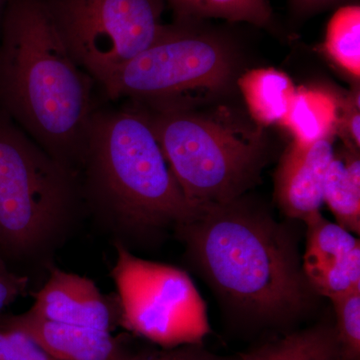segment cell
Here are the masks:
<instances>
[{"instance_id":"8992f818","label":"cell","mask_w":360,"mask_h":360,"mask_svg":"<svg viewBox=\"0 0 360 360\" xmlns=\"http://www.w3.org/2000/svg\"><path fill=\"white\" fill-rule=\"evenodd\" d=\"M72 174L0 115V250L23 257L56 236L75 203Z\"/></svg>"},{"instance_id":"484cf974","label":"cell","mask_w":360,"mask_h":360,"mask_svg":"<svg viewBox=\"0 0 360 360\" xmlns=\"http://www.w3.org/2000/svg\"><path fill=\"white\" fill-rule=\"evenodd\" d=\"M7 4H8V0H0V28H1L2 18H4Z\"/></svg>"},{"instance_id":"ffe728a7","label":"cell","mask_w":360,"mask_h":360,"mask_svg":"<svg viewBox=\"0 0 360 360\" xmlns=\"http://www.w3.org/2000/svg\"><path fill=\"white\" fill-rule=\"evenodd\" d=\"M335 328L345 360H360V290L333 298Z\"/></svg>"},{"instance_id":"ac0fdd59","label":"cell","mask_w":360,"mask_h":360,"mask_svg":"<svg viewBox=\"0 0 360 360\" xmlns=\"http://www.w3.org/2000/svg\"><path fill=\"white\" fill-rule=\"evenodd\" d=\"M303 222L307 225V246L302 265L336 262L360 248L355 234L326 219L321 212L312 213Z\"/></svg>"},{"instance_id":"8fae6325","label":"cell","mask_w":360,"mask_h":360,"mask_svg":"<svg viewBox=\"0 0 360 360\" xmlns=\"http://www.w3.org/2000/svg\"><path fill=\"white\" fill-rule=\"evenodd\" d=\"M0 319L25 331L58 360H122L127 356L110 331L58 328L25 312Z\"/></svg>"},{"instance_id":"603a6c76","label":"cell","mask_w":360,"mask_h":360,"mask_svg":"<svg viewBox=\"0 0 360 360\" xmlns=\"http://www.w3.org/2000/svg\"><path fill=\"white\" fill-rule=\"evenodd\" d=\"M122 360H238V357L220 356L202 347V343L165 348L162 352L125 356Z\"/></svg>"},{"instance_id":"9a60e30c","label":"cell","mask_w":360,"mask_h":360,"mask_svg":"<svg viewBox=\"0 0 360 360\" xmlns=\"http://www.w3.org/2000/svg\"><path fill=\"white\" fill-rule=\"evenodd\" d=\"M238 360H345L335 323L322 321L267 341Z\"/></svg>"},{"instance_id":"7a4b0ae2","label":"cell","mask_w":360,"mask_h":360,"mask_svg":"<svg viewBox=\"0 0 360 360\" xmlns=\"http://www.w3.org/2000/svg\"><path fill=\"white\" fill-rule=\"evenodd\" d=\"M90 91L89 75L61 39L44 0H8L0 28V103L68 169L82 160L94 113Z\"/></svg>"},{"instance_id":"52a82bcc","label":"cell","mask_w":360,"mask_h":360,"mask_svg":"<svg viewBox=\"0 0 360 360\" xmlns=\"http://www.w3.org/2000/svg\"><path fill=\"white\" fill-rule=\"evenodd\" d=\"M71 56L104 89L162 37L165 0H44Z\"/></svg>"},{"instance_id":"30bf717a","label":"cell","mask_w":360,"mask_h":360,"mask_svg":"<svg viewBox=\"0 0 360 360\" xmlns=\"http://www.w3.org/2000/svg\"><path fill=\"white\" fill-rule=\"evenodd\" d=\"M335 137L314 142L292 141L274 175V198L281 212L304 220L321 212L326 172L335 156Z\"/></svg>"},{"instance_id":"d4e9b609","label":"cell","mask_w":360,"mask_h":360,"mask_svg":"<svg viewBox=\"0 0 360 360\" xmlns=\"http://www.w3.org/2000/svg\"><path fill=\"white\" fill-rule=\"evenodd\" d=\"M291 11L298 18H309L335 6L350 4L352 0H290Z\"/></svg>"},{"instance_id":"5bb4252c","label":"cell","mask_w":360,"mask_h":360,"mask_svg":"<svg viewBox=\"0 0 360 360\" xmlns=\"http://www.w3.org/2000/svg\"><path fill=\"white\" fill-rule=\"evenodd\" d=\"M323 202L336 224L352 233H360V158L359 149L345 146L335 151L326 172Z\"/></svg>"},{"instance_id":"3957f363","label":"cell","mask_w":360,"mask_h":360,"mask_svg":"<svg viewBox=\"0 0 360 360\" xmlns=\"http://www.w3.org/2000/svg\"><path fill=\"white\" fill-rule=\"evenodd\" d=\"M80 161L97 205L130 229L176 227L200 212L182 193L139 105L92 113Z\"/></svg>"},{"instance_id":"6da1fadb","label":"cell","mask_w":360,"mask_h":360,"mask_svg":"<svg viewBox=\"0 0 360 360\" xmlns=\"http://www.w3.org/2000/svg\"><path fill=\"white\" fill-rule=\"evenodd\" d=\"M175 229L205 281L246 319L281 323L309 307L314 291L292 233L243 198L202 206Z\"/></svg>"},{"instance_id":"9c48e42d","label":"cell","mask_w":360,"mask_h":360,"mask_svg":"<svg viewBox=\"0 0 360 360\" xmlns=\"http://www.w3.org/2000/svg\"><path fill=\"white\" fill-rule=\"evenodd\" d=\"M25 314L68 329L111 331L115 322L112 307L94 281L59 269H51Z\"/></svg>"},{"instance_id":"44dd1931","label":"cell","mask_w":360,"mask_h":360,"mask_svg":"<svg viewBox=\"0 0 360 360\" xmlns=\"http://www.w3.org/2000/svg\"><path fill=\"white\" fill-rule=\"evenodd\" d=\"M0 360H58L20 329L0 319Z\"/></svg>"},{"instance_id":"e0dca14e","label":"cell","mask_w":360,"mask_h":360,"mask_svg":"<svg viewBox=\"0 0 360 360\" xmlns=\"http://www.w3.org/2000/svg\"><path fill=\"white\" fill-rule=\"evenodd\" d=\"M324 51L331 60L352 77H360V6L343 4L328 21Z\"/></svg>"},{"instance_id":"d6986e66","label":"cell","mask_w":360,"mask_h":360,"mask_svg":"<svg viewBox=\"0 0 360 360\" xmlns=\"http://www.w3.org/2000/svg\"><path fill=\"white\" fill-rule=\"evenodd\" d=\"M302 267L312 290L330 300L360 290V248L336 262Z\"/></svg>"},{"instance_id":"cb8c5ba5","label":"cell","mask_w":360,"mask_h":360,"mask_svg":"<svg viewBox=\"0 0 360 360\" xmlns=\"http://www.w3.org/2000/svg\"><path fill=\"white\" fill-rule=\"evenodd\" d=\"M28 278L9 271L0 257V311L27 290Z\"/></svg>"},{"instance_id":"4fadbf2b","label":"cell","mask_w":360,"mask_h":360,"mask_svg":"<svg viewBox=\"0 0 360 360\" xmlns=\"http://www.w3.org/2000/svg\"><path fill=\"white\" fill-rule=\"evenodd\" d=\"M340 98L321 87L296 89L285 117L281 123L292 141L314 142L335 137Z\"/></svg>"},{"instance_id":"277c9868","label":"cell","mask_w":360,"mask_h":360,"mask_svg":"<svg viewBox=\"0 0 360 360\" xmlns=\"http://www.w3.org/2000/svg\"><path fill=\"white\" fill-rule=\"evenodd\" d=\"M139 106L193 205L231 202L259 184L269 137L248 112L221 101L191 108Z\"/></svg>"},{"instance_id":"5b68a950","label":"cell","mask_w":360,"mask_h":360,"mask_svg":"<svg viewBox=\"0 0 360 360\" xmlns=\"http://www.w3.org/2000/svg\"><path fill=\"white\" fill-rule=\"evenodd\" d=\"M240 75L238 49L227 35L205 21H175L104 89L143 108H191L222 101Z\"/></svg>"},{"instance_id":"7c38bea8","label":"cell","mask_w":360,"mask_h":360,"mask_svg":"<svg viewBox=\"0 0 360 360\" xmlns=\"http://www.w3.org/2000/svg\"><path fill=\"white\" fill-rule=\"evenodd\" d=\"M236 87L248 115L264 127L283 122L296 91L290 77L274 68L245 71L239 75Z\"/></svg>"},{"instance_id":"ba28073f","label":"cell","mask_w":360,"mask_h":360,"mask_svg":"<svg viewBox=\"0 0 360 360\" xmlns=\"http://www.w3.org/2000/svg\"><path fill=\"white\" fill-rule=\"evenodd\" d=\"M112 270L120 322L146 340L174 348L202 343L210 333L206 303L184 270L135 257L116 245Z\"/></svg>"},{"instance_id":"2e32d148","label":"cell","mask_w":360,"mask_h":360,"mask_svg":"<svg viewBox=\"0 0 360 360\" xmlns=\"http://www.w3.org/2000/svg\"><path fill=\"white\" fill-rule=\"evenodd\" d=\"M177 22H198L220 18L229 22H246L257 27L274 25L269 0H165Z\"/></svg>"},{"instance_id":"7402d4cb","label":"cell","mask_w":360,"mask_h":360,"mask_svg":"<svg viewBox=\"0 0 360 360\" xmlns=\"http://www.w3.org/2000/svg\"><path fill=\"white\" fill-rule=\"evenodd\" d=\"M336 135L342 139L345 146L359 149L360 146V104L359 89L347 98H340Z\"/></svg>"}]
</instances>
